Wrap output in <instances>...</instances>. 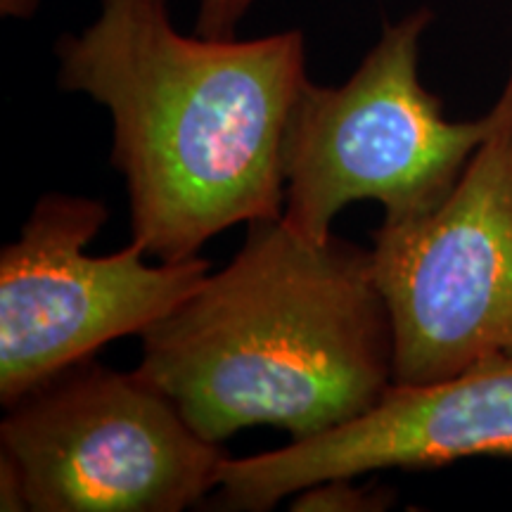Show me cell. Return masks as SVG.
I'll list each match as a JSON object with an SVG mask.
<instances>
[{
  "label": "cell",
  "instance_id": "cell-1",
  "mask_svg": "<svg viewBox=\"0 0 512 512\" xmlns=\"http://www.w3.org/2000/svg\"><path fill=\"white\" fill-rule=\"evenodd\" d=\"M55 53L62 91L112 114V166L145 254L185 261L238 223L283 216L285 136L309 83L302 31L183 36L169 0H100Z\"/></svg>",
  "mask_w": 512,
  "mask_h": 512
},
{
  "label": "cell",
  "instance_id": "cell-2",
  "mask_svg": "<svg viewBox=\"0 0 512 512\" xmlns=\"http://www.w3.org/2000/svg\"><path fill=\"white\" fill-rule=\"evenodd\" d=\"M136 373L204 439L271 425L292 441L361 418L394 384V330L373 256L280 219L247 223L233 261L143 335Z\"/></svg>",
  "mask_w": 512,
  "mask_h": 512
},
{
  "label": "cell",
  "instance_id": "cell-3",
  "mask_svg": "<svg viewBox=\"0 0 512 512\" xmlns=\"http://www.w3.org/2000/svg\"><path fill=\"white\" fill-rule=\"evenodd\" d=\"M430 22L422 8L387 24L349 81L304 86L283 150V219L302 238L328 242L351 202H380L387 223L427 214L494 128V110L475 121L446 119L420 83V36Z\"/></svg>",
  "mask_w": 512,
  "mask_h": 512
},
{
  "label": "cell",
  "instance_id": "cell-4",
  "mask_svg": "<svg viewBox=\"0 0 512 512\" xmlns=\"http://www.w3.org/2000/svg\"><path fill=\"white\" fill-rule=\"evenodd\" d=\"M0 456L31 512H183L219 486L228 456L136 370L72 363L10 403Z\"/></svg>",
  "mask_w": 512,
  "mask_h": 512
},
{
  "label": "cell",
  "instance_id": "cell-5",
  "mask_svg": "<svg viewBox=\"0 0 512 512\" xmlns=\"http://www.w3.org/2000/svg\"><path fill=\"white\" fill-rule=\"evenodd\" d=\"M494 114V128L439 207L382 221L373 233L396 384L512 361V69Z\"/></svg>",
  "mask_w": 512,
  "mask_h": 512
},
{
  "label": "cell",
  "instance_id": "cell-6",
  "mask_svg": "<svg viewBox=\"0 0 512 512\" xmlns=\"http://www.w3.org/2000/svg\"><path fill=\"white\" fill-rule=\"evenodd\" d=\"M107 219L110 209L95 197L50 192L0 252L5 408L112 339L143 335L209 275L202 254L145 264V249L133 240L121 252L88 254Z\"/></svg>",
  "mask_w": 512,
  "mask_h": 512
},
{
  "label": "cell",
  "instance_id": "cell-7",
  "mask_svg": "<svg viewBox=\"0 0 512 512\" xmlns=\"http://www.w3.org/2000/svg\"><path fill=\"white\" fill-rule=\"evenodd\" d=\"M512 456V361L430 384H392L361 418L221 467L214 510L266 512L335 477Z\"/></svg>",
  "mask_w": 512,
  "mask_h": 512
},
{
  "label": "cell",
  "instance_id": "cell-8",
  "mask_svg": "<svg viewBox=\"0 0 512 512\" xmlns=\"http://www.w3.org/2000/svg\"><path fill=\"white\" fill-rule=\"evenodd\" d=\"M356 477H335L302 489L294 498L292 510H332V512H368L392 505L387 491L354 484Z\"/></svg>",
  "mask_w": 512,
  "mask_h": 512
},
{
  "label": "cell",
  "instance_id": "cell-9",
  "mask_svg": "<svg viewBox=\"0 0 512 512\" xmlns=\"http://www.w3.org/2000/svg\"><path fill=\"white\" fill-rule=\"evenodd\" d=\"M254 0H202L195 34L207 38H235L240 19Z\"/></svg>",
  "mask_w": 512,
  "mask_h": 512
},
{
  "label": "cell",
  "instance_id": "cell-10",
  "mask_svg": "<svg viewBox=\"0 0 512 512\" xmlns=\"http://www.w3.org/2000/svg\"><path fill=\"white\" fill-rule=\"evenodd\" d=\"M41 5V0H0V15L29 19Z\"/></svg>",
  "mask_w": 512,
  "mask_h": 512
}]
</instances>
